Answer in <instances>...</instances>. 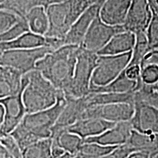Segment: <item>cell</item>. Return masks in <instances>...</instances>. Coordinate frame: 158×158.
Here are the masks:
<instances>
[{"label":"cell","mask_w":158,"mask_h":158,"mask_svg":"<svg viewBox=\"0 0 158 158\" xmlns=\"http://www.w3.org/2000/svg\"><path fill=\"white\" fill-rule=\"evenodd\" d=\"M67 103L64 92L52 107L32 114H27L10 135L15 138L21 150L40 140L51 138L52 129Z\"/></svg>","instance_id":"6da1fadb"},{"label":"cell","mask_w":158,"mask_h":158,"mask_svg":"<svg viewBox=\"0 0 158 158\" xmlns=\"http://www.w3.org/2000/svg\"><path fill=\"white\" fill-rule=\"evenodd\" d=\"M80 45H64L37 61L35 69L57 89L65 92L72 82Z\"/></svg>","instance_id":"7a4b0ae2"},{"label":"cell","mask_w":158,"mask_h":158,"mask_svg":"<svg viewBox=\"0 0 158 158\" xmlns=\"http://www.w3.org/2000/svg\"><path fill=\"white\" fill-rule=\"evenodd\" d=\"M26 84L22 99L26 113L32 114L52 107L62 90L57 89L36 69L23 75Z\"/></svg>","instance_id":"3957f363"},{"label":"cell","mask_w":158,"mask_h":158,"mask_svg":"<svg viewBox=\"0 0 158 158\" xmlns=\"http://www.w3.org/2000/svg\"><path fill=\"white\" fill-rule=\"evenodd\" d=\"M89 0H67L46 7L49 28L45 37L64 40L69 29L89 7Z\"/></svg>","instance_id":"277c9868"},{"label":"cell","mask_w":158,"mask_h":158,"mask_svg":"<svg viewBox=\"0 0 158 158\" xmlns=\"http://www.w3.org/2000/svg\"><path fill=\"white\" fill-rule=\"evenodd\" d=\"M98 56L97 53L79 47L72 82L64 92L66 98H79L89 93L91 79Z\"/></svg>","instance_id":"5b68a950"},{"label":"cell","mask_w":158,"mask_h":158,"mask_svg":"<svg viewBox=\"0 0 158 158\" xmlns=\"http://www.w3.org/2000/svg\"><path fill=\"white\" fill-rule=\"evenodd\" d=\"M132 54L133 51L118 55H99L89 89L105 86L115 80L129 64Z\"/></svg>","instance_id":"8992f818"},{"label":"cell","mask_w":158,"mask_h":158,"mask_svg":"<svg viewBox=\"0 0 158 158\" xmlns=\"http://www.w3.org/2000/svg\"><path fill=\"white\" fill-rule=\"evenodd\" d=\"M55 48L51 46L5 51L0 55V64L7 66L24 75L35 70L37 61Z\"/></svg>","instance_id":"52a82bcc"},{"label":"cell","mask_w":158,"mask_h":158,"mask_svg":"<svg viewBox=\"0 0 158 158\" xmlns=\"http://www.w3.org/2000/svg\"><path fill=\"white\" fill-rule=\"evenodd\" d=\"M124 31L123 25H109L103 22L98 15L91 23L80 46L98 54L114 35Z\"/></svg>","instance_id":"ba28073f"},{"label":"cell","mask_w":158,"mask_h":158,"mask_svg":"<svg viewBox=\"0 0 158 158\" xmlns=\"http://www.w3.org/2000/svg\"><path fill=\"white\" fill-rule=\"evenodd\" d=\"M130 122L132 129L139 133L158 134V106L135 97L134 113Z\"/></svg>","instance_id":"9c48e42d"},{"label":"cell","mask_w":158,"mask_h":158,"mask_svg":"<svg viewBox=\"0 0 158 158\" xmlns=\"http://www.w3.org/2000/svg\"><path fill=\"white\" fill-rule=\"evenodd\" d=\"M134 113V104L127 102L110 103L89 106L82 114L81 119L98 118L118 123L129 121Z\"/></svg>","instance_id":"30bf717a"},{"label":"cell","mask_w":158,"mask_h":158,"mask_svg":"<svg viewBox=\"0 0 158 158\" xmlns=\"http://www.w3.org/2000/svg\"><path fill=\"white\" fill-rule=\"evenodd\" d=\"M24 85L22 89L17 94L0 100L5 108V116L0 135L10 134L21 123L26 114V110L22 99V92L26 84V79L23 76Z\"/></svg>","instance_id":"8fae6325"},{"label":"cell","mask_w":158,"mask_h":158,"mask_svg":"<svg viewBox=\"0 0 158 158\" xmlns=\"http://www.w3.org/2000/svg\"><path fill=\"white\" fill-rule=\"evenodd\" d=\"M152 18L148 0H133L123 27L125 31L135 35L146 33Z\"/></svg>","instance_id":"7c38bea8"},{"label":"cell","mask_w":158,"mask_h":158,"mask_svg":"<svg viewBox=\"0 0 158 158\" xmlns=\"http://www.w3.org/2000/svg\"><path fill=\"white\" fill-rule=\"evenodd\" d=\"M102 3L90 5L72 25L63 40L64 45H81L91 23L99 15Z\"/></svg>","instance_id":"4fadbf2b"},{"label":"cell","mask_w":158,"mask_h":158,"mask_svg":"<svg viewBox=\"0 0 158 158\" xmlns=\"http://www.w3.org/2000/svg\"><path fill=\"white\" fill-rule=\"evenodd\" d=\"M131 130L130 120L118 122L100 135L86 138L84 142H94L104 146L118 147L127 143Z\"/></svg>","instance_id":"5bb4252c"},{"label":"cell","mask_w":158,"mask_h":158,"mask_svg":"<svg viewBox=\"0 0 158 158\" xmlns=\"http://www.w3.org/2000/svg\"><path fill=\"white\" fill-rule=\"evenodd\" d=\"M133 0H105L99 16L109 25H123Z\"/></svg>","instance_id":"9a60e30c"},{"label":"cell","mask_w":158,"mask_h":158,"mask_svg":"<svg viewBox=\"0 0 158 158\" xmlns=\"http://www.w3.org/2000/svg\"><path fill=\"white\" fill-rule=\"evenodd\" d=\"M115 124L102 118H82L71 124L66 130L79 135L84 140L87 138L100 135L106 130L113 127Z\"/></svg>","instance_id":"2e32d148"},{"label":"cell","mask_w":158,"mask_h":158,"mask_svg":"<svg viewBox=\"0 0 158 158\" xmlns=\"http://www.w3.org/2000/svg\"><path fill=\"white\" fill-rule=\"evenodd\" d=\"M66 99L67 103L53 128L66 129L71 124L81 119L82 114L88 108L84 97L79 98H66Z\"/></svg>","instance_id":"e0dca14e"},{"label":"cell","mask_w":158,"mask_h":158,"mask_svg":"<svg viewBox=\"0 0 158 158\" xmlns=\"http://www.w3.org/2000/svg\"><path fill=\"white\" fill-rule=\"evenodd\" d=\"M23 85L22 74L0 64V100L17 94L22 89Z\"/></svg>","instance_id":"ac0fdd59"},{"label":"cell","mask_w":158,"mask_h":158,"mask_svg":"<svg viewBox=\"0 0 158 158\" xmlns=\"http://www.w3.org/2000/svg\"><path fill=\"white\" fill-rule=\"evenodd\" d=\"M136 36L133 32L124 31L111 37L108 43L98 52V55H118L133 50Z\"/></svg>","instance_id":"d6986e66"},{"label":"cell","mask_w":158,"mask_h":158,"mask_svg":"<svg viewBox=\"0 0 158 158\" xmlns=\"http://www.w3.org/2000/svg\"><path fill=\"white\" fill-rule=\"evenodd\" d=\"M87 107L98 105L127 102L134 104L135 92H89L84 96Z\"/></svg>","instance_id":"ffe728a7"},{"label":"cell","mask_w":158,"mask_h":158,"mask_svg":"<svg viewBox=\"0 0 158 158\" xmlns=\"http://www.w3.org/2000/svg\"><path fill=\"white\" fill-rule=\"evenodd\" d=\"M29 31L35 34L45 36L49 28L48 18L46 9L43 5H35L24 14Z\"/></svg>","instance_id":"44dd1931"},{"label":"cell","mask_w":158,"mask_h":158,"mask_svg":"<svg viewBox=\"0 0 158 158\" xmlns=\"http://www.w3.org/2000/svg\"><path fill=\"white\" fill-rule=\"evenodd\" d=\"M53 144L62 149L65 152L72 155H75L84 143V140L80 136L69 132L66 129H52Z\"/></svg>","instance_id":"7402d4cb"},{"label":"cell","mask_w":158,"mask_h":158,"mask_svg":"<svg viewBox=\"0 0 158 158\" xmlns=\"http://www.w3.org/2000/svg\"><path fill=\"white\" fill-rule=\"evenodd\" d=\"M51 138H44L22 150V158H53Z\"/></svg>","instance_id":"603a6c76"},{"label":"cell","mask_w":158,"mask_h":158,"mask_svg":"<svg viewBox=\"0 0 158 158\" xmlns=\"http://www.w3.org/2000/svg\"><path fill=\"white\" fill-rule=\"evenodd\" d=\"M117 147L104 146L94 142H84L73 158H98L109 153Z\"/></svg>","instance_id":"cb8c5ba5"},{"label":"cell","mask_w":158,"mask_h":158,"mask_svg":"<svg viewBox=\"0 0 158 158\" xmlns=\"http://www.w3.org/2000/svg\"><path fill=\"white\" fill-rule=\"evenodd\" d=\"M135 98L151 102L154 105L158 103V81L152 84L142 83L138 89L135 92Z\"/></svg>","instance_id":"d4e9b609"},{"label":"cell","mask_w":158,"mask_h":158,"mask_svg":"<svg viewBox=\"0 0 158 158\" xmlns=\"http://www.w3.org/2000/svg\"><path fill=\"white\" fill-rule=\"evenodd\" d=\"M29 31L28 24L24 18H23L17 23L13 26L10 29L3 32L2 34H0V42H8V41L13 40L23 35V33Z\"/></svg>","instance_id":"484cf974"},{"label":"cell","mask_w":158,"mask_h":158,"mask_svg":"<svg viewBox=\"0 0 158 158\" xmlns=\"http://www.w3.org/2000/svg\"><path fill=\"white\" fill-rule=\"evenodd\" d=\"M23 18L15 12L0 8V34L10 29Z\"/></svg>","instance_id":"4316f807"},{"label":"cell","mask_w":158,"mask_h":158,"mask_svg":"<svg viewBox=\"0 0 158 158\" xmlns=\"http://www.w3.org/2000/svg\"><path fill=\"white\" fill-rule=\"evenodd\" d=\"M0 141L13 158H22V150L10 134L0 135Z\"/></svg>","instance_id":"83f0119b"},{"label":"cell","mask_w":158,"mask_h":158,"mask_svg":"<svg viewBox=\"0 0 158 158\" xmlns=\"http://www.w3.org/2000/svg\"><path fill=\"white\" fill-rule=\"evenodd\" d=\"M141 79L143 84H152L158 81V66L147 64L141 68Z\"/></svg>","instance_id":"f1b7e54d"},{"label":"cell","mask_w":158,"mask_h":158,"mask_svg":"<svg viewBox=\"0 0 158 158\" xmlns=\"http://www.w3.org/2000/svg\"><path fill=\"white\" fill-rule=\"evenodd\" d=\"M134 151H136V150L125 143L123 145L118 146L109 153L98 158H125L129 154Z\"/></svg>","instance_id":"f546056e"},{"label":"cell","mask_w":158,"mask_h":158,"mask_svg":"<svg viewBox=\"0 0 158 158\" xmlns=\"http://www.w3.org/2000/svg\"><path fill=\"white\" fill-rule=\"evenodd\" d=\"M146 34L151 48V45L158 37V11L156 13H152V18Z\"/></svg>","instance_id":"4dcf8cb0"},{"label":"cell","mask_w":158,"mask_h":158,"mask_svg":"<svg viewBox=\"0 0 158 158\" xmlns=\"http://www.w3.org/2000/svg\"><path fill=\"white\" fill-rule=\"evenodd\" d=\"M147 64H156L158 66V49H150L147 54L144 55L140 67L141 68Z\"/></svg>","instance_id":"1f68e13d"},{"label":"cell","mask_w":158,"mask_h":158,"mask_svg":"<svg viewBox=\"0 0 158 158\" xmlns=\"http://www.w3.org/2000/svg\"><path fill=\"white\" fill-rule=\"evenodd\" d=\"M152 153L147 150H138L129 154L125 158H152Z\"/></svg>","instance_id":"d6a6232c"},{"label":"cell","mask_w":158,"mask_h":158,"mask_svg":"<svg viewBox=\"0 0 158 158\" xmlns=\"http://www.w3.org/2000/svg\"><path fill=\"white\" fill-rule=\"evenodd\" d=\"M65 1H67V0H37L36 5H43L46 8L48 6L51 5L62 3Z\"/></svg>","instance_id":"836d02e7"},{"label":"cell","mask_w":158,"mask_h":158,"mask_svg":"<svg viewBox=\"0 0 158 158\" xmlns=\"http://www.w3.org/2000/svg\"><path fill=\"white\" fill-rule=\"evenodd\" d=\"M0 158H13L0 141Z\"/></svg>","instance_id":"e575fe53"},{"label":"cell","mask_w":158,"mask_h":158,"mask_svg":"<svg viewBox=\"0 0 158 158\" xmlns=\"http://www.w3.org/2000/svg\"><path fill=\"white\" fill-rule=\"evenodd\" d=\"M152 13H156L158 11V0H148Z\"/></svg>","instance_id":"d590c367"},{"label":"cell","mask_w":158,"mask_h":158,"mask_svg":"<svg viewBox=\"0 0 158 158\" xmlns=\"http://www.w3.org/2000/svg\"><path fill=\"white\" fill-rule=\"evenodd\" d=\"M4 116H5V108L2 104L0 103V132H1L2 127L4 122Z\"/></svg>","instance_id":"8d00e7d4"},{"label":"cell","mask_w":158,"mask_h":158,"mask_svg":"<svg viewBox=\"0 0 158 158\" xmlns=\"http://www.w3.org/2000/svg\"><path fill=\"white\" fill-rule=\"evenodd\" d=\"M10 0H0V8L7 10V6L9 5Z\"/></svg>","instance_id":"74e56055"},{"label":"cell","mask_w":158,"mask_h":158,"mask_svg":"<svg viewBox=\"0 0 158 158\" xmlns=\"http://www.w3.org/2000/svg\"><path fill=\"white\" fill-rule=\"evenodd\" d=\"M56 158H73V155L68 152H64L62 155H60Z\"/></svg>","instance_id":"f35d334b"},{"label":"cell","mask_w":158,"mask_h":158,"mask_svg":"<svg viewBox=\"0 0 158 158\" xmlns=\"http://www.w3.org/2000/svg\"><path fill=\"white\" fill-rule=\"evenodd\" d=\"M158 49V37L157 38V40L153 43V44L151 45V49Z\"/></svg>","instance_id":"ab89813d"},{"label":"cell","mask_w":158,"mask_h":158,"mask_svg":"<svg viewBox=\"0 0 158 158\" xmlns=\"http://www.w3.org/2000/svg\"><path fill=\"white\" fill-rule=\"evenodd\" d=\"M152 158H158V153L155 154V155H154L152 157Z\"/></svg>","instance_id":"60d3db41"},{"label":"cell","mask_w":158,"mask_h":158,"mask_svg":"<svg viewBox=\"0 0 158 158\" xmlns=\"http://www.w3.org/2000/svg\"><path fill=\"white\" fill-rule=\"evenodd\" d=\"M155 106H158V103H157V104H156V105H155Z\"/></svg>","instance_id":"b9f144b4"}]
</instances>
